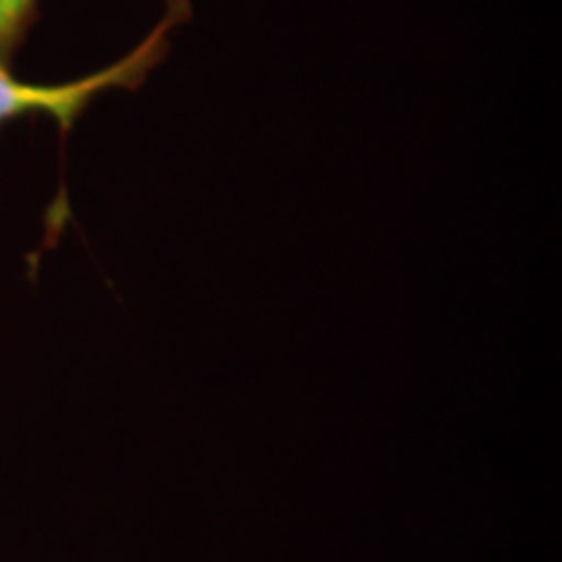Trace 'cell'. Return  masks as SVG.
<instances>
[{
	"instance_id": "cell-1",
	"label": "cell",
	"mask_w": 562,
	"mask_h": 562,
	"mask_svg": "<svg viewBox=\"0 0 562 562\" xmlns=\"http://www.w3.org/2000/svg\"><path fill=\"white\" fill-rule=\"evenodd\" d=\"M188 19H191L188 0H167L165 16L159 19V24L136 50L117 60L115 66L83 76L79 81L58 83V87L21 81L13 76L11 66L0 63V125L16 121L21 115L42 112V115H50L66 136L68 131H74L76 121L97 94L110 89H138L146 81V76L170 53V32L178 30Z\"/></svg>"
},
{
	"instance_id": "cell-2",
	"label": "cell",
	"mask_w": 562,
	"mask_h": 562,
	"mask_svg": "<svg viewBox=\"0 0 562 562\" xmlns=\"http://www.w3.org/2000/svg\"><path fill=\"white\" fill-rule=\"evenodd\" d=\"M37 19L40 0H0V63L13 66Z\"/></svg>"
}]
</instances>
